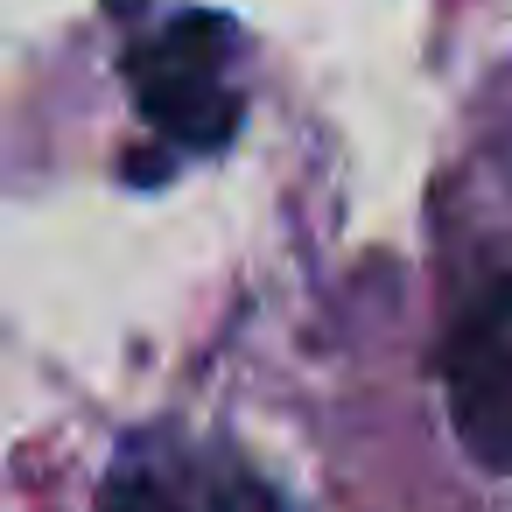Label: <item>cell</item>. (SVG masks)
I'll list each match as a JSON object with an SVG mask.
<instances>
[{"label": "cell", "instance_id": "6da1fadb", "mask_svg": "<svg viewBox=\"0 0 512 512\" xmlns=\"http://www.w3.org/2000/svg\"><path fill=\"white\" fill-rule=\"evenodd\" d=\"M232 64V22L225 15H176L162 22L148 43L127 50V85L141 120L183 148V155H211L239 134V85L225 78Z\"/></svg>", "mask_w": 512, "mask_h": 512}, {"label": "cell", "instance_id": "7a4b0ae2", "mask_svg": "<svg viewBox=\"0 0 512 512\" xmlns=\"http://www.w3.org/2000/svg\"><path fill=\"white\" fill-rule=\"evenodd\" d=\"M435 386L449 435L477 470L512 477V274H484L442 323Z\"/></svg>", "mask_w": 512, "mask_h": 512}, {"label": "cell", "instance_id": "3957f363", "mask_svg": "<svg viewBox=\"0 0 512 512\" xmlns=\"http://www.w3.org/2000/svg\"><path fill=\"white\" fill-rule=\"evenodd\" d=\"M99 512H288L281 491L239 456L176 428H141L99 477Z\"/></svg>", "mask_w": 512, "mask_h": 512}]
</instances>
